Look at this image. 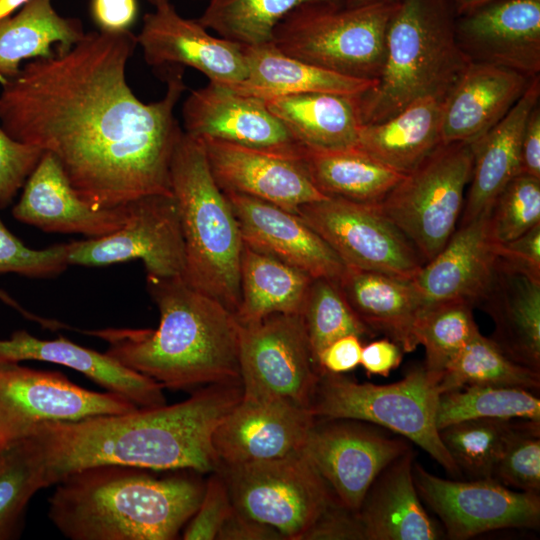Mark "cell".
<instances>
[{"instance_id": "6125c7cd", "label": "cell", "mask_w": 540, "mask_h": 540, "mask_svg": "<svg viewBox=\"0 0 540 540\" xmlns=\"http://www.w3.org/2000/svg\"><path fill=\"white\" fill-rule=\"evenodd\" d=\"M194 1H205V0H194ZM206 1H208V0H206Z\"/></svg>"}, {"instance_id": "f907efd6", "label": "cell", "mask_w": 540, "mask_h": 540, "mask_svg": "<svg viewBox=\"0 0 540 540\" xmlns=\"http://www.w3.org/2000/svg\"><path fill=\"white\" fill-rule=\"evenodd\" d=\"M495 253L507 267L540 279V224L509 242L495 244Z\"/></svg>"}, {"instance_id": "ffe728a7", "label": "cell", "mask_w": 540, "mask_h": 540, "mask_svg": "<svg viewBox=\"0 0 540 540\" xmlns=\"http://www.w3.org/2000/svg\"><path fill=\"white\" fill-rule=\"evenodd\" d=\"M184 132L299 157L300 144L265 100L209 82L191 91L182 106Z\"/></svg>"}, {"instance_id": "52a82bcc", "label": "cell", "mask_w": 540, "mask_h": 540, "mask_svg": "<svg viewBox=\"0 0 540 540\" xmlns=\"http://www.w3.org/2000/svg\"><path fill=\"white\" fill-rule=\"evenodd\" d=\"M440 376L424 365L386 385L358 383L342 374L320 370L309 412L315 418H342L386 428L415 443L450 476L463 477L439 437L436 409Z\"/></svg>"}, {"instance_id": "8992f818", "label": "cell", "mask_w": 540, "mask_h": 540, "mask_svg": "<svg viewBox=\"0 0 540 540\" xmlns=\"http://www.w3.org/2000/svg\"><path fill=\"white\" fill-rule=\"evenodd\" d=\"M185 248L182 278L232 311L240 303L243 240L232 207L215 182L200 140L181 135L170 163Z\"/></svg>"}, {"instance_id": "7dc6e473", "label": "cell", "mask_w": 540, "mask_h": 540, "mask_svg": "<svg viewBox=\"0 0 540 540\" xmlns=\"http://www.w3.org/2000/svg\"><path fill=\"white\" fill-rule=\"evenodd\" d=\"M44 151L9 136L0 124V209L12 202Z\"/></svg>"}, {"instance_id": "94428289", "label": "cell", "mask_w": 540, "mask_h": 540, "mask_svg": "<svg viewBox=\"0 0 540 540\" xmlns=\"http://www.w3.org/2000/svg\"><path fill=\"white\" fill-rule=\"evenodd\" d=\"M148 3H150L154 8L162 7L168 3H170V0H146Z\"/></svg>"}, {"instance_id": "ab89813d", "label": "cell", "mask_w": 540, "mask_h": 540, "mask_svg": "<svg viewBox=\"0 0 540 540\" xmlns=\"http://www.w3.org/2000/svg\"><path fill=\"white\" fill-rule=\"evenodd\" d=\"M476 418L540 421V399L516 387L470 385L439 394L436 426Z\"/></svg>"}, {"instance_id": "11a10c76", "label": "cell", "mask_w": 540, "mask_h": 540, "mask_svg": "<svg viewBox=\"0 0 540 540\" xmlns=\"http://www.w3.org/2000/svg\"><path fill=\"white\" fill-rule=\"evenodd\" d=\"M220 540H285L273 527L253 520L234 508L220 528Z\"/></svg>"}, {"instance_id": "91938a15", "label": "cell", "mask_w": 540, "mask_h": 540, "mask_svg": "<svg viewBox=\"0 0 540 540\" xmlns=\"http://www.w3.org/2000/svg\"><path fill=\"white\" fill-rule=\"evenodd\" d=\"M398 0H344V5L347 7H356V6H363V5H370V4H376V3H388V2H396Z\"/></svg>"}, {"instance_id": "8fae6325", "label": "cell", "mask_w": 540, "mask_h": 540, "mask_svg": "<svg viewBox=\"0 0 540 540\" xmlns=\"http://www.w3.org/2000/svg\"><path fill=\"white\" fill-rule=\"evenodd\" d=\"M296 214L347 267L411 281L424 264L379 204L328 197L299 206Z\"/></svg>"}, {"instance_id": "cb8c5ba5", "label": "cell", "mask_w": 540, "mask_h": 540, "mask_svg": "<svg viewBox=\"0 0 540 540\" xmlns=\"http://www.w3.org/2000/svg\"><path fill=\"white\" fill-rule=\"evenodd\" d=\"M531 78L515 70L470 61L442 101L441 143L473 142L495 126Z\"/></svg>"}, {"instance_id": "6f0895ef", "label": "cell", "mask_w": 540, "mask_h": 540, "mask_svg": "<svg viewBox=\"0 0 540 540\" xmlns=\"http://www.w3.org/2000/svg\"><path fill=\"white\" fill-rule=\"evenodd\" d=\"M457 15L466 13L475 8L495 0H449Z\"/></svg>"}, {"instance_id": "7c38bea8", "label": "cell", "mask_w": 540, "mask_h": 540, "mask_svg": "<svg viewBox=\"0 0 540 540\" xmlns=\"http://www.w3.org/2000/svg\"><path fill=\"white\" fill-rule=\"evenodd\" d=\"M138 407L111 393L83 388L59 371L37 370L0 358V450L48 421L120 414Z\"/></svg>"}, {"instance_id": "484cf974", "label": "cell", "mask_w": 540, "mask_h": 540, "mask_svg": "<svg viewBox=\"0 0 540 540\" xmlns=\"http://www.w3.org/2000/svg\"><path fill=\"white\" fill-rule=\"evenodd\" d=\"M0 358L18 362L37 360L66 366L138 408L166 404L164 388L153 379L129 369L107 353L82 347L63 336L42 340L25 330H17L10 338L0 339Z\"/></svg>"}, {"instance_id": "680465c9", "label": "cell", "mask_w": 540, "mask_h": 540, "mask_svg": "<svg viewBox=\"0 0 540 540\" xmlns=\"http://www.w3.org/2000/svg\"><path fill=\"white\" fill-rule=\"evenodd\" d=\"M29 0H0V19L11 15L17 8Z\"/></svg>"}, {"instance_id": "9f6ffc18", "label": "cell", "mask_w": 540, "mask_h": 540, "mask_svg": "<svg viewBox=\"0 0 540 540\" xmlns=\"http://www.w3.org/2000/svg\"><path fill=\"white\" fill-rule=\"evenodd\" d=\"M521 173L540 178V109L529 114L521 141Z\"/></svg>"}, {"instance_id": "836d02e7", "label": "cell", "mask_w": 540, "mask_h": 540, "mask_svg": "<svg viewBox=\"0 0 540 540\" xmlns=\"http://www.w3.org/2000/svg\"><path fill=\"white\" fill-rule=\"evenodd\" d=\"M299 157L313 184L327 197L380 204L404 177L356 146L327 150L300 145Z\"/></svg>"}, {"instance_id": "5bb4252c", "label": "cell", "mask_w": 540, "mask_h": 540, "mask_svg": "<svg viewBox=\"0 0 540 540\" xmlns=\"http://www.w3.org/2000/svg\"><path fill=\"white\" fill-rule=\"evenodd\" d=\"M125 207L126 219L118 230L67 243L69 265L105 266L140 259L149 276L182 277L185 248L173 195H145Z\"/></svg>"}, {"instance_id": "7bdbcfd3", "label": "cell", "mask_w": 540, "mask_h": 540, "mask_svg": "<svg viewBox=\"0 0 540 540\" xmlns=\"http://www.w3.org/2000/svg\"><path fill=\"white\" fill-rule=\"evenodd\" d=\"M301 316L316 364L320 352L335 340L346 335H374L351 309L334 280L312 279Z\"/></svg>"}, {"instance_id": "db71d44e", "label": "cell", "mask_w": 540, "mask_h": 540, "mask_svg": "<svg viewBox=\"0 0 540 540\" xmlns=\"http://www.w3.org/2000/svg\"><path fill=\"white\" fill-rule=\"evenodd\" d=\"M401 347L384 338L373 341L362 348L360 365L368 375L387 377L402 361Z\"/></svg>"}, {"instance_id": "e0dca14e", "label": "cell", "mask_w": 540, "mask_h": 540, "mask_svg": "<svg viewBox=\"0 0 540 540\" xmlns=\"http://www.w3.org/2000/svg\"><path fill=\"white\" fill-rule=\"evenodd\" d=\"M137 42L146 63L161 70L188 66L209 82L226 86L247 78L242 45L210 34L197 19L181 16L171 3L144 15Z\"/></svg>"}, {"instance_id": "30bf717a", "label": "cell", "mask_w": 540, "mask_h": 540, "mask_svg": "<svg viewBox=\"0 0 540 540\" xmlns=\"http://www.w3.org/2000/svg\"><path fill=\"white\" fill-rule=\"evenodd\" d=\"M233 508L276 529L285 540H302L336 499L301 453L281 458L220 465Z\"/></svg>"}, {"instance_id": "44dd1931", "label": "cell", "mask_w": 540, "mask_h": 540, "mask_svg": "<svg viewBox=\"0 0 540 540\" xmlns=\"http://www.w3.org/2000/svg\"><path fill=\"white\" fill-rule=\"evenodd\" d=\"M455 34L471 61L539 75L540 0L489 2L457 15Z\"/></svg>"}, {"instance_id": "816d5d0a", "label": "cell", "mask_w": 540, "mask_h": 540, "mask_svg": "<svg viewBox=\"0 0 540 540\" xmlns=\"http://www.w3.org/2000/svg\"><path fill=\"white\" fill-rule=\"evenodd\" d=\"M91 17L100 31L130 30L138 14L137 0H91Z\"/></svg>"}, {"instance_id": "ee69618b", "label": "cell", "mask_w": 540, "mask_h": 540, "mask_svg": "<svg viewBox=\"0 0 540 540\" xmlns=\"http://www.w3.org/2000/svg\"><path fill=\"white\" fill-rule=\"evenodd\" d=\"M540 224V178L520 173L499 193L488 214L495 244L509 242Z\"/></svg>"}, {"instance_id": "f35d334b", "label": "cell", "mask_w": 540, "mask_h": 540, "mask_svg": "<svg viewBox=\"0 0 540 540\" xmlns=\"http://www.w3.org/2000/svg\"><path fill=\"white\" fill-rule=\"evenodd\" d=\"M47 487L42 458L32 437L0 450V540L20 536L30 500Z\"/></svg>"}, {"instance_id": "4fadbf2b", "label": "cell", "mask_w": 540, "mask_h": 540, "mask_svg": "<svg viewBox=\"0 0 540 540\" xmlns=\"http://www.w3.org/2000/svg\"><path fill=\"white\" fill-rule=\"evenodd\" d=\"M239 364L243 397L283 399L309 408L320 369L301 314H272L240 324Z\"/></svg>"}, {"instance_id": "83f0119b", "label": "cell", "mask_w": 540, "mask_h": 540, "mask_svg": "<svg viewBox=\"0 0 540 540\" xmlns=\"http://www.w3.org/2000/svg\"><path fill=\"white\" fill-rule=\"evenodd\" d=\"M412 448L374 479L357 511L365 540H436L443 533L427 514L413 480Z\"/></svg>"}, {"instance_id": "277c9868", "label": "cell", "mask_w": 540, "mask_h": 540, "mask_svg": "<svg viewBox=\"0 0 540 540\" xmlns=\"http://www.w3.org/2000/svg\"><path fill=\"white\" fill-rule=\"evenodd\" d=\"M99 464L55 484L48 517L71 540H173L195 513L204 485L187 474Z\"/></svg>"}, {"instance_id": "7402d4cb", "label": "cell", "mask_w": 540, "mask_h": 540, "mask_svg": "<svg viewBox=\"0 0 540 540\" xmlns=\"http://www.w3.org/2000/svg\"><path fill=\"white\" fill-rule=\"evenodd\" d=\"M243 244L274 257L312 278L338 281L346 265L297 214L251 196L224 192Z\"/></svg>"}, {"instance_id": "c3c4849f", "label": "cell", "mask_w": 540, "mask_h": 540, "mask_svg": "<svg viewBox=\"0 0 540 540\" xmlns=\"http://www.w3.org/2000/svg\"><path fill=\"white\" fill-rule=\"evenodd\" d=\"M233 509L227 484L218 471H214L204 485L201 501L185 526V540L216 539L220 528Z\"/></svg>"}, {"instance_id": "ba28073f", "label": "cell", "mask_w": 540, "mask_h": 540, "mask_svg": "<svg viewBox=\"0 0 540 540\" xmlns=\"http://www.w3.org/2000/svg\"><path fill=\"white\" fill-rule=\"evenodd\" d=\"M397 2L347 7L309 2L275 27L271 43L282 53L342 75L377 80L386 33Z\"/></svg>"}, {"instance_id": "bcb514c9", "label": "cell", "mask_w": 540, "mask_h": 540, "mask_svg": "<svg viewBox=\"0 0 540 540\" xmlns=\"http://www.w3.org/2000/svg\"><path fill=\"white\" fill-rule=\"evenodd\" d=\"M67 244L32 249L14 236L0 219V274L15 273L28 278H54L67 267Z\"/></svg>"}, {"instance_id": "b9f144b4", "label": "cell", "mask_w": 540, "mask_h": 540, "mask_svg": "<svg viewBox=\"0 0 540 540\" xmlns=\"http://www.w3.org/2000/svg\"><path fill=\"white\" fill-rule=\"evenodd\" d=\"M473 305L454 299L425 305L420 311L414 334L425 349V368L437 375L480 331L474 320Z\"/></svg>"}, {"instance_id": "2e32d148", "label": "cell", "mask_w": 540, "mask_h": 540, "mask_svg": "<svg viewBox=\"0 0 540 540\" xmlns=\"http://www.w3.org/2000/svg\"><path fill=\"white\" fill-rule=\"evenodd\" d=\"M412 474L420 499L439 517L450 539L465 540L503 528L539 527L537 493L512 490L493 478L444 479L416 462Z\"/></svg>"}, {"instance_id": "6da1fadb", "label": "cell", "mask_w": 540, "mask_h": 540, "mask_svg": "<svg viewBox=\"0 0 540 540\" xmlns=\"http://www.w3.org/2000/svg\"><path fill=\"white\" fill-rule=\"evenodd\" d=\"M137 45L131 30L87 32L69 50L54 48L0 83L5 132L52 154L95 209L172 195L170 163L184 132L174 109L186 90L184 68L163 69L165 95L144 103L126 79Z\"/></svg>"}, {"instance_id": "7a4b0ae2", "label": "cell", "mask_w": 540, "mask_h": 540, "mask_svg": "<svg viewBox=\"0 0 540 540\" xmlns=\"http://www.w3.org/2000/svg\"><path fill=\"white\" fill-rule=\"evenodd\" d=\"M242 396L241 382L210 384L173 405L48 421L29 437L40 452L48 487L99 464L213 473L219 466L213 433Z\"/></svg>"}, {"instance_id": "f5cc1de1", "label": "cell", "mask_w": 540, "mask_h": 540, "mask_svg": "<svg viewBox=\"0 0 540 540\" xmlns=\"http://www.w3.org/2000/svg\"><path fill=\"white\" fill-rule=\"evenodd\" d=\"M362 348L360 337L343 336L320 352L317 358L318 368L338 374L351 371L360 364Z\"/></svg>"}, {"instance_id": "60d3db41", "label": "cell", "mask_w": 540, "mask_h": 540, "mask_svg": "<svg viewBox=\"0 0 540 540\" xmlns=\"http://www.w3.org/2000/svg\"><path fill=\"white\" fill-rule=\"evenodd\" d=\"M520 420H464L439 429V437L462 475L470 479L492 478Z\"/></svg>"}, {"instance_id": "8d00e7d4", "label": "cell", "mask_w": 540, "mask_h": 540, "mask_svg": "<svg viewBox=\"0 0 540 540\" xmlns=\"http://www.w3.org/2000/svg\"><path fill=\"white\" fill-rule=\"evenodd\" d=\"M470 385L516 387L532 392L540 389V372L507 357L480 332L449 362L439 381V392Z\"/></svg>"}, {"instance_id": "603a6c76", "label": "cell", "mask_w": 540, "mask_h": 540, "mask_svg": "<svg viewBox=\"0 0 540 540\" xmlns=\"http://www.w3.org/2000/svg\"><path fill=\"white\" fill-rule=\"evenodd\" d=\"M12 215L45 232L96 238L124 224L126 207L95 209L90 206L74 191L55 157L44 152L24 184Z\"/></svg>"}, {"instance_id": "ac0fdd59", "label": "cell", "mask_w": 540, "mask_h": 540, "mask_svg": "<svg viewBox=\"0 0 540 540\" xmlns=\"http://www.w3.org/2000/svg\"><path fill=\"white\" fill-rule=\"evenodd\" d=\"M198 139L223 192L261 199L294 214L303 204L328 198L313 184L300 157L208 137Z\"/></svg>"}, {"instance_id": "f6af8a7d", "label": "cell", "mask_w": 540, "mask_h": 540, "mask_svg": "<svg viewBox=\"0 0 540 540\" xmlns=\"http://www.w3.org/2000/svg\"><path fill=\"white\" fill-rule=\"evenodd\" d=\"M492 478L518 491H540V421L520 420Z\"/></svg>"}, {"instance_id": "1f68e13d", "label": "cell", "mask_w": 540, "mask_h": 540, "mask_svg": "<svg viewBox=\"0 0 540 540\" xmlns=\"http://www.w3.org/2000/svg\"><path fill=\"white\" fill-rule=\"evenodd\" d=\"M357 97L305 93L264 100L300 145L335 150L357 145L362 125Z\"/></svg>"}, {"instance_id": "4dcf8cb0", "label": "cell", "mask_w": 540, "mask_h": 540, "mask_svg": "<svg viewBox=\"0 0 540 540\" xmlns=\"http://www.w3.org/2000/svg\"><path fill=\"white\" fill-rule=\"evenodd\" d=\"M242 47L247 78L240 84L228 86L241 94L261 99L305 93L359 96L377 82L326 70L286 55L272 43Z\"/></svg>"}, {"instance_id": "5b68a950", "label": "cell", "mask_w": 540, "mask_h": 540, "mask_svg": "<svg viewBox=\"0 0 540 540\" xmlns=\"http://www.w3.org/2000/svg\"><path fill=\"white\" fill-rule=\"evenodd\" d=\"M449 0H398L373 88L357 97L362 124L384 121L425 98L444 100L471 61L455 34Z\"/></svg>"}, {"instance_id": "e575fe53", "label": "cell", "mask_w": 540, "mask_h": 540, "mask_svg": "<svg viewBox=\"0 0 540 540\" xmlns=\"http://www.w3.org/2000/svg\"><path fill=\"white\" fill-rule=\"evenodd\" d=\"M84 35L81 20L58 14L52 0H29L0 19V83L16 76L23 60L51 56L53 45L67 51Z\"/></svg>"}, {"instance_id": "f546056e", "label": "cell", "mask_w": 540, "mask_h": 540, "mask_svg": "<svg viewBox=\"0 0 540 540\" xmlns=\"http://www.w3.org/2000/svg\"><path fill=\"white\" fill-rule=\"evenodd\" d=\"M337 284L351 309L374 334H385L405 352L418 347L414 327L425 305L412 281L346 266Z\"/></svg>"}, {"instance_id": "d6986e66", "label": "cell", "mask_w": 540, "mask_h": 540, "mask_svg": "<svg viewBox=\"0 0 540 540\" xmlns=\"http://www.w3.org/2000/svg\"><path fill=\"white\" fill-rule=\"evenodd\" d=\"M314 421L308 409L290 401L242 396L212 436L219 466L299 453Z\"/></svg>"}, {"instance_id": "d590c367", "label": "cell", "mask_w": 540, "mask_h": 540, "mask_svg": "<svg viewBox=\"0 0 540 540\" xmlns=\"http://www.w3.org/2000/svg\"><path fill=\"white\" fill-rule=\"evenodd\" d=\"M305 272L243 244L239 324L272 314H301L312 281Z\"/></svg>"}, {"instance_id": "9a60e30c", "label": "cell", "mask_w": 540, "mask_h": 540, "mask_svg": "<svg viewBox=\"0 0 540 540\" xmlns=\"http://www.w3.org/2000/svg\"><path fill=\"white\" fill-rule=\"evenodd\" d=\"M320 419L315 418L301 453L336 500L358 511L374 479L411 448L410 441L389 436L377 425L360 420Z\"/></svg>"}, {"instance_id": "d4e9b609", "label": "cell", "mask_w": 540, "mask_h": 540, "mask_svg": "<svg viewBox=\"0 0 540 540\" xmlns=\"http://www.w3.org/2000/svg\"><path fill=\"white\" fill-rule=\"evenodd\" d=\"M489 211L460 225L411 280L424 305L454 299L468 301L473 306L479 303L497 261L495 243L488 229Z\"/></svg>"}, {"instance_id": "9c48e42d", "label": "cell", "mask_w": 540, "mask_h": 540, "mask_svg": "<svg viewBox=\"0 0 540 540\" xmlns=\"http://www.w3.org/2000/svg\"><path fill=\"white\" fill-rule=\"evenodd\" d=\"M472 166L471 142L441 143L379 204L424 263L446 245L456 230Z\"/></svg>"}, {"instance_id": "3957f363", "label": "cell", "mask_w": 540, "mask_h": 540, "mask_svg": "<svg viewBox=\"0 0 540 540\" xmlns=\"http://www.w3.org/2000/svg\"><path fill=\"white\" fill-rule=\"evenodd\" d=\"M157 305V329L105 328L87 331L108 343L105 353L163 388L241 382L240 324L216 299L180 276L147 275Z\"/></svg>"}, {"instance_id": "f1b7e54d", "label": "cell", "mask_w": 540, "mask_h": 540, "mask_svg": "<svg viewBox=\"0 0 540 540\" xmlns=\"http://www.w3.org/2000/svg\"><path fill=\"white\" fill-rule=\"evenodd\" d=\"M491 317V340L514 362L540 372V279L498 259L491 282L477 304Z\"/></svg>"}, {"instance_id": "74e56055", "label": "cell", "mask_w": 540, "mask_h": 540, "mask_svg": "<svg viewBox=\"0 0 540 540\" xmlns=\"http://www.w3.org/2000/svg\"><path fill=\"white\" fill-rule=\"evenodd\" d=\"M309 2L344 0H208L197 21L218 36L254 46L271 43L276 25L294 8Z\"/></svg>"}, {"instance_id": "d6a6232c", "label": "cell", "mask_w": 540, "mask_h": 540, "mask_svg": "<svg viewBox=\"0 0 540 540\" xmlns=\"http://www.w3.org/2000/svg\"><path fill=\"white\" fill-rule=\"evenodd\" d=\"M442 101L421 99L384 121L362 124L356 147L401 174L409 173L441 144Z\"/></svg>"}, {"instance_id": "681fc988", "label": "cell", "mask_w": 540, "mask_h": 540, "mask_svg": "<svg viewBox=\"0 0 540 540\" xmlns=\"http://www.w3.org/2000/svg\"><path fill=\"white\" fill-rule=\"evenodd\" d=\"M302 540H365L357 511L348 509L336 499L321 512Z\"/></svg>"}, {"instance_id": "4316f807", "label": "cell", "mask_w": 540, "mask_h": 540, "mask_svg": "<svg viewBox=\"0 0 540 540\" xmlns=\"http://www.w3.org/2000/svg\"><path fill=\"white\" fill-rule=\"evenodd\" d=\"M540 96L539 75L508 113L472 143L473 166L460 225L489 211L504 187L521 173V141L525 124Z\"/></svg>"}]
</instances>
